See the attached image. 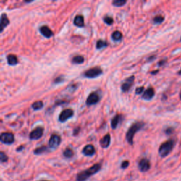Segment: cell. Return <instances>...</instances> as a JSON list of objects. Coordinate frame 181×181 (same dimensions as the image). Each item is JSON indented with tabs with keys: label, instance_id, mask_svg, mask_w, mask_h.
Listing matches in <instances>:
<instances>
[{
	"label": "cell",
	"instance_id": "obj_1",
	"mask_svg": "<svg viewBox=\"0 0 181 181\" xmlns=\"http://www.w3.org/2000/svg\"><path fill=\"white\" fill-rule=\"evenodd\" d=\"M101 169V164H96L88 169L81 171L77 175V181H86L92 175H95Z\"/></svg>",
	"mask_w": 181,
	"mask_h": 181
},
{
	"label": "cell",
	"instance_id": "obj_2",
	"mask_svg": "<svg viewBox=\"0 0 181 181\" xmlns=\"http://www.w3.org/2000/svg\"><path fill=\"white\" fill-rule=\"evenodd\" d=\"M144 126V123L143 122H136L130 126L126 133V139L130 145L133 144V139L135 134L142 130Z\"/></svg>",
	"mask_w": 181,
	"mask_h": 181
},
{
	"label": "cell",
	"instance_id": "obj_3",
	"mask_svg": "<svg viewBox=\"0 0 181 181\" xmlns=\"http://www.w3.org/2000/svg\"><path fill=\"white\" fill-rule=\"evenodd\" d=\"M175 142L173 139H169L164 142L159 149V153L161 157H166L171 153L174 146Z\"/></svg>",
	"mask_w": 181,
	"mask_h": 181
},
{
	"label": "cell",
	"instance_id": "obj_4",
	"mask_svg": "<svg viewBox=\"0 0 181 181\" xmlns=\"http://www.w3.org/2000/svg\"><path fill=\"white\" fill-rule=\"evenodd\" d=\"M103 74V70L98 67H95L88 69L86 72H84V76L88 79H94L99 76H101Z\"/></svg>",
	"mask_w": 181,
	"mask_h": 181
},
{
	"label": "cell",
	"instance_id": "obj_5",
	"mask_svg": "<svg viewBox=\"0 0 181 181\" xmlns=\"http://www.w3.org/2000/svg\"><path fill=\"white\" fill-rule=\"evenodd\" d=\"M74 115V111L72 109L67 108V109L63 110L59 115V121L61 122H64L69 119L71 118Z\"/></svg>",
	"mask_w": 181,
	"mask_h": 181
},
{
	"label": "cell",
	"instance_id": "obj_6",
	"mask_svg": "<svg viewBox=\"0 0 181 181\" xmlns=\"http://www.w3.org/2000/svg\"><path fill=\"white\" fill-rule=\"evenodd\" d=\"M14 136L11 132H3L0 135V140L3 144H13L14 142Z\"/></svg>",
	"mask_w": 181,
	"mask_h": 181
},
{
	"label": "cell",
	"instance_id": "obj_7",
	"mask_svg": "<svg viewBox=\"0 0 181 181\" xmlns=\"http://www.w3.org/2000/svg\"><path fill=\"white\" fill-rule=\"evenodd\" d=\"M43 132H44L43 127H37L30 132L29 138L31 140H37V139H39L42 137Z\"/></svg>",
	"mask_w": 181,
	"mask_h": 181
},
{
	"label": "cell",
	"instance_id": "obj_8",
	"mask_svg": "<svg viewBox=\"0 0 181 181\" xmlns=\"http://www.w3.org/2000/svg\"><path fill=\"white\" fill-rule=\"evenodd\" d=\"M61 143V137L58 135H52L49 139V147L52 149H55Z\"/></svg>",
	"mask_w": 181,
	"mask_h": 181
},
{
	"label": "cell",
	"instance_id": "obj_9",
	"mask_svg": "<svg viewBox=\"0 0 181 181\" xmlns=\"http://www.w3.org/2000/svg\"><path fill=\"white\" fill-rule=\"evenodd\" d=\"M100 99L101 98L99 96L98 93H96V92H92V93H90L89 95H88L87 99H86V104L88 106L96 105L99 102Z\"/></svg>",
	"mask_w": 181,
	"mask_h": 181
},
{
	"label": "cell",
	"instance_id": "obj_10",
	"mask_svg": "<svg viewBox=\"0 0 181 181\" xmlns=\"http://www.w3.org/2000/svg\"><path fill=\"white\" fill-rule=\"evenodd\" d=\"M134 81H135V76H131V77L127 78L121 85V89H122V91L127 92L132 86Z\"/></svg>",
	"mask_w": 181,
	"mask_h": 181
},
{
	"label": "cell",
	"instance_id": "obj_11",
	"mask_svg": "<svg viewBox=\"0 0 181 181\" xmlns=\"http://www.w3.org/2000/svg\"><path fill=\"white\" fill-rule=\"evenodd\" d=\"M151 164L147 159H142L139 161L138 164V168L141 172H146L149 171Z\"/></svg>",
	"mask_w": 181,
	"mask_h": 181
},
{
	"label": "cell",
	"instance_id": "obj_12",
	"mask_svg": "<svg viewBox=\"0 0 181 181\" xmlns=\"http://www.w3.org/2000/svg\"><path fill=\"white\" fill-rule=\"evenodd\" d=\"M82 153L86 156H92L96 153V149L92 144H88L84 147Z\"/></svg>",
	"mask_w": 181,
	"mask_h": 181
},
{
	"label": "cell",
	"instance_id": "obj_13",
	"mask_svg": "<svg viewBox=\"0 0 181 181\" xmlns=\"http://www.w3.org/2000/svg\"><path fill=\"white\" fill-rule=\"evenodd\" d=\"M39 31L44 37L46 38H50L52 36H53V32L52 30L47 26H43L39 28Z\"/></svg>",
	"mask_w": 181,
	"mask_h": 181
},
{
	"label": "cell",
	"instance_id": "obj_14",
	"mask_svg": "<svg viewBox=\"0 0 181 181\" xmlns=\"http://www.w3.org/2000/svg\"><path fill=\"white\" fill-rule=\"evenodd\" d=\"M154 95H155L154 89H153L152 87H149L147 89L144 90L142 98L146 101H150L151 99L153 98Z\"/></svg>",
	"mask_w": 181,
	"mask_h": 181
},
{
	"label": "cell",
	"instance_id": "obj_15",
	"mask_svg": "<svg viewBox=\"0 0 181 181\" xmlns=\"http://www.w3.org/2000/svg\"><path fill=\"white\" fill-rule=\"evenodd\" d=\"M10 23V21L9 18L7 17V15L6 14H2L1 16V23H0V31L2 32L3 30L7 26H9Z\"/></svg>",
	"mask_w": 181,
	"mask_h": 181
},
{
	"label": "cell",
	"instance_id": "obj_16",
	"mask_svg": "<svg viewBox=\"0 0 181 181\" xmlns=\"http://www.w3.org/2000/svg\"><path fill=\"white\" fill-rule=\"evenodd\" d=\"M123 120V116L121 114H117L115 116L113 117V118L111 120V127L113 130H115L120 124L121 121Z\"/></svg>",
	"mask_w": 181,
	"mask_h": 181
},
{
	"label": "cell",
	"instance_id": "obj_17",
	"mask_svg": "<svg viewBox=\"0 0 181 181\" xmlns=\"http://www.w3.org/2000/svg\"><path fill=\"white\" fill-rule=\"evenodd\" d=\"M110 140H111V138H110V134H107L105 135L100 140V145L101 147L104 149L108 148L110 144Z\"/></svg>",
	"mask_w": 181,
	"mask_h": 181
},
{
	"label": "cell",
	"instance_id": "obj_18",
	"mask_svg": "<svg viewBox=\"0 0 181 181\" xmlns=\"http://www.w3.org/2000/svg\"><path fill=\"white\" fill-rule=\"evenodd\" d=\"M74 24L79 28L84 27V18L82 15H77L74 19Z\"/></svg>",
	"mask_w": 181,
	"mask_h": 181
},
{
	"label": "cell",
	"instance_id": "obj_19",
	"mask_svg": "<svg viewBox=\"0 0 181 181\" xmlns=\"http://www.w3.org/2000/svg\"><path fill=\"white\" fill-rule=\"evenodd\" d=\"M7 60L8 64L11 65V66H15L19 63L18 57L15 55H13V54H10V55H7Z\"/></svg>",
	"mask_w": 181,
	"mask_h": 181
},
{
	"label": "cell",
	"instance_id": "obj_20",
	"mask_svg": "<svg viewBox=\"0 0 181 181\" xmlns=\"http://www.w3.org/2000/svg\"><path fill=\"white\" fill-rule=\"evenodd\" d=\"M84 62V57L81 55L75 56V57L72 59V62L75 64H83Z\"/></svg>",
	"mask_w": 181,
	"mask_h": 181
},
{
	"label": "cell",
	"instance_id": "obj_21",
	"mask_svg": "<svg viewBox=\"0 0 181 181\" xmlns=\"http://www.w3.org/2000/svg\"><path fill=\"white\" fill-rule=\"evenodd\" d=\"M43 106H44V104H43V101H35V102H34L33 104L31 105L32 108L34 110H41L43 108Z\"/></svg>",
	"mask_w": 181,
	"mask_h": 181
},
{
	"label": "cell",
	"instance_id": "obj_22",
	"mask_svg": "<svg viewBox=\"0 0 181 181\" xmlns=\"http://www.w3.org/2000/svg\"><path fill=\"white\" fill-rule=\"evenodd\" d=\"M122 38V33L119 30H115L112 33V39L114 41H119Z\"/></svg>",
	"mask_w": 181,
	"mask_h": 181
},
{
	"label": "cell",
	"instance_id": "obj_23",
	"mask_svg": "<svg viewBox=\"0 0 181 181\" xmlns=\"http://www.w3.org/2000/svg\"><path fill=\"white\" fill-rule=\"evenodd\" d=\"M47 151H48V147L45 146H41V147L36 148V149L33 151V153L35 155H40L45 153V152H46Z\"/></svg>",
	"mask_w": 181,
	"mask_h": 181
},
{
	"label": "cell",
	"instance_id": "obj_24",
	"mask_svg": "<svg viewBox=\"0 0 181 181\" xmlns=\"http://www.w3.org/2000/svg\"><path fill=\"white\" fill-rule=\"evenodd\" d=\"M108 46V43L104 40H98L96 43V48L98 50H101Z\"/></svg>",
	"mask_w": 181,
	"mask_h": 181
},
{
	"label": "cell",
	"instance_id": "obj_25",
	"mask_svg": "<svg viewBox=\"0 0 181 181\" xmlns=\"http://www.w3.org/2000/svg\"><path fill=\"white\" fill-rule=\"evenodd\" d=\"M63 155H64L65 158L70 159L74 156V151H72V149H70V148H67V149H65L64 151H63Z\"/></svg>",
	"mask_w": 181,
	"mask_h": 181
},
{
	"label": "cell",
	"instance_id": "obj_26",
	"mask_svg": "<svg viewBox=\"0 0 181 181\" xmlns=\"http://www.w3.org/2000/svg\"><path fill=\"white\" fill-rule=\"evenodd\" d=\"M126 3L127 1H125V0H115V1H113V2H112V4H113L114 7H120L124 6Z\"/></svg>",
	"mask_w": 181,
	"mask_h": 181
},
{
	"label": "cell",
	"instance_id": "obj_27",
	"mask_svg": "<svg viewBox=\"0 0 181 181\" xmlns=\"http://www.w3.org/2000/svg\"><path fill=\"white\" fill-rule=\"evenodd\" d=\"M164 21V17L161 15L156 16L153 19V23H155V24H159V23H161Z\"/></svg>",
	"mask_w": 181,
	"mask_h": 181
},
{
	"label": "cell",
	"instance_id": "obj_28",
	"mask_svg": "<svg viewBox=\"0 0 181 181\" xmlns=\"http://www.w3.org/2000/svg\"><path fill=\"white\" fill-rule=\"evenodd\" d=\"M104 21L106 23V24L109 25V26H111V25L113 23L114 20L113 18L110 17V16H104Z\"/></svg>",
	"mask_w": 181,
	"mask_h": 181
},
{
	"label": "cell",
	"instance_id": "obj_29",
	"mask_svg": "<svg viewBox=\"0 0 181 181\" xmlns=\"http://www.w3.org/2000/svg\"><path fill=\"white\" fill-rule=\"evenodd\" d=\"M0 161H1V163L7 162V161H8V156H7L4 152H0Z\"/></svg>",
	"mask_w": 181,
	"mask_h": 181
},
{
	"label": "cell",
	"instance_id": "obj_30",
	"mask_svg": "<svg viewBox=\"0 0 181 181\" xmlns=\"http://www.w3.org/2000/svg\"><path fill=\"white\" fill-rule=\"evenodd\" d=\"M64 81V76L60 75V76H59L58 77L55 78V80H54V81H53V83H54V84H60V83H62V82H63Z\"/></svg>",
	"mask_w": 181,
	"mask_h": 181
},
{
	"label": "cell",
	"instance_id": "obj_31",
	"mask_svg": "<svg viewBox=\"0 0 181 181\" xmlns=\"http://www.w3.org/2000/svg\"><path fill=\"white\" fill-rule=\"evenodd\" d=\"M144 90V86H140V87H137L135 90V93L137 94V95H139L142 93L143 91Z\"/></svg>",
	"mask_w": 181,
	"mask_h": 181
},
{
	"label": "cell",
	"instance_id": "obj_32",
	"mask_svg": "<svg viewBox=\"0 0 181 181\" xmlns=\"http://www.w3.org/2000/svg\"><path fill=\"white\" fill-rule=\"evenodd\" d=\"M130 165V162L128 161H124L122 164H121V168H122V169H125L129 166Z\"/></svg>",
	"mask_w": 181,
	"mask_h": 181
},
{
	"label": "cell",
	"instance_id": "obj_33",
	"mask_svg": "<svg viewBox=\"0 0 181 181\" xmlns=\"http://www.w3.org/2000/svg\"><path fill=\"white\" fill-rule=\"evenodd\" d=\"M79 132H80V127H76L75 129L74 130L73 135L74 136H77L78 134L79 133Z\"/></svg>",
	"mask_w": 181,
	"mask_h": 181
},
{
	"label": "cell",
	"instance_id": "obj_34",
	"mask_svg": "<svg viewBox=\"0 0 181 181\" xmlns=\"http://www.w3.org/2000/svg\"><path fill=\"white\" fill-rule=\"evenodd\" d=\"M172 132H173V129H172V128H168V129L166 130V134H171Z\"/></svg>",
	"mask_w": 181,
	"mask_h": 181
},
{
	"label": "cell",
	"instance_id": "obj_35",
	"mask_svg": "<svg viewBox=\"0 0 181 181\" xmlns=\"http://www.w3.org/2000/svg\"><path fill=\"white\" fill-rule=\"evenodd\" d=\"M24 149V146H20L19 148H17V149H16V151H22V150Z\"/></svg>",
	"mask_w": 181,
	"mask_h": 181
},
{
	"label": "cell",
	"instance_id": "obj_36",
	"mask_svg": "<svg viewBox=\"0 0 181 181\" xmlns=\"http://www.w3.org/2000/svg\"><path fill=\"white\" fill-rule=\"evenodd\" d=\"M165 62H166V60H161V61H159L158 65L159 66H161V65L165 64Z\"/></svg>",
	"mask_w": 181,
	"mask_h": 181
},
{
	"label": "cell",
	"instance_id": "obj_37",
	"mask_svg": "<svg viewBox=\"0 0 181 181\" xmlns=\"http://www.w3.org/2000/svg\"><path fill=\"white\" fill-rule=\"evenodd\" d=\"M155 58V56H151V57H149V59H148V61H151V60H152V59H153Z\"/></svg>",
	"mask_w": 181,
	"mask_h": 181
},
{
	"label": "cell",
	"instance_id": "obj_38",
	"mask_svg": "<svg viewBox=\"0 0 181 181\" xmlns=\"http://www.w3.org/2000/svg\"><path fill=\"white\" fill-rule=\"evenodd\" d=\"M159 72V70H156L154 72H151V75H156V73H157V72Z\"/></svg>",
	"mask_w": 181,
	"mask_h": 181
},
{
	"label": "cell",
	"instance_id": "obj_39",
	"mask_svg": "<svg viewBox=\"0 0 181 181\" xmlns=\"http://www.w3.org/2000/svg\"><path fill=\"white\" fill-rule=\"evenodd\" d=\"M33 1H25V2L26 3H30V2H32Z\"/></svg>",
	"mask_w": 181,
	"mask_h": 181
},
{
	"label": "cell",
	"instance_id": "obj_40",
	"mask_svg": "<svg viewBox=\"0 0 181 181\" xmlns=\"http://www.w3.org/2000/svg\"><path fill=\"white\" fill-rule=\"evenodd\" d=\"M178 74L179 75H181V69H180V71L178 72Z\"/></svg>",
	"mask_w": 181,
	"mask_h": 181
},
{
	"label": "cell",
	"instance_id": "obj_41",
	"mask_svg": "<svg viewBox=\"0 0 181 181\" xmlns=\"http://www.w3.org/2000/svg\"><path fill=\"white\" fill-rule=\"evenodd\" d=\"M180 99H181V92H180Z\"/></svg>",
	"mask_w": 181,
	"mask_h": 181
},
{
	"label": "cell",
	"instance_id": "obj_42",
	"mask_svg": "<svg viewBox=\"0 0 181 181\" xmlns=\"http://www.w3.org/2000/svg\"><path fill=\"white\" fill-rule=\"evenodd\" d=\"M41 181H48V180H41Z\"/></svg>",
	"mask_w": 181,
	"mask_h": 181
},
{
	"label": "cell",
	"instance_id": "obj_43",
	"mask_svg": "<svg viewBox=\"0 0 181 181\" xmlns=\"http://www.w3.org/2000/svg\"><path fill=\"white\" fill-rule=\"evenodd\" d=\"M180 41H181V38H180Z\"/></svg>",
	"mask_w": 181,
	"mask_h": 181
}]
</instances>
